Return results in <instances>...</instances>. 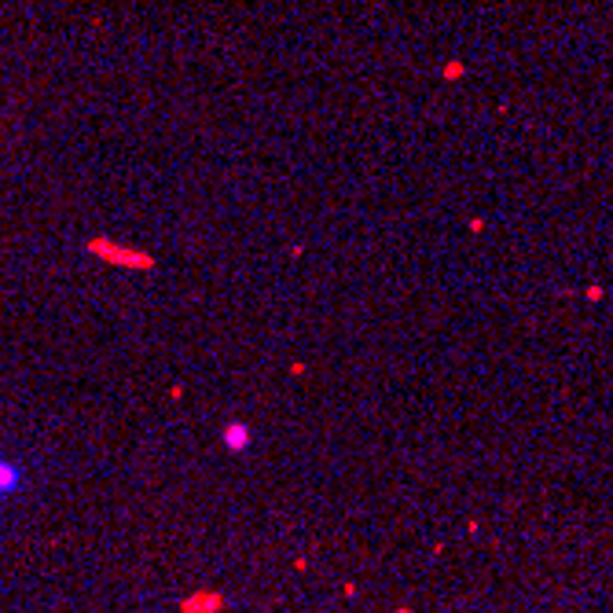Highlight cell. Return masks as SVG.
Here are the masks:
<instances>
[{"label": "cell", "instance_id": "7a4b0ae2", "mask_svg": "<svg viewBox=\"0 0 613 613\" xmlns=\"http://www.w3.org/2000/svg\"><path fill=\"white\" fill-rule=\"evenodd\" d=\"M224 448L235 456H243L246 448H250V426L246 422H228L224 426Z\"/></svg>", "mask_w": 613, "mask_h": 613}, {"label": "cell", "instance_id": "6da1fadb", "mask_svg": "<svg viewBox=\"0 0 613 613\" xmlns=\"http://www.w3.org/2000/svg\"><path fill=\"white\" fill-rule=\"evenodd\" d=\"M26 488H30V470H26V463L15 459L11 452H0V503L19 500Z\"/></svg>", "mask_w": 613, "mask_h": 613}]
</instances>
